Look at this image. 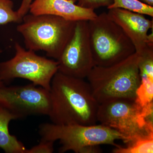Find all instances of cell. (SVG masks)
I'll return each instance as SVG.
<instances>
[{"label":"cell","instance_id":"18","mask_svg":"<svg viewBox=\"0 0 153 153\" xmlns=\"http://www.w3.org/2000/svg\"><path fill=\"white\" fill-rule=\"evenodd\" d=\"M50 141L41 140L38 145L27 150V153H52L54 152V143Z\"/></svg>","mask_w":153,"mask_h":153},{"label":"cell","instance_id":"8","mask_svg":"<svg viewBox=\"0 0 153 153\" xmlns=\"http://www.w3.org/2000/svg\"><path fill=\"white\" fill-rule=\"evenodd\" d=\"M58 71L84 79L95 66L91 48L88 21H77L73 35L57 60Z\"/></svg>","mask_w":153,"mask_h":153},{"label":"cell","instance_id":"11","mask_svg":"<svg viewBox=\"0 0 153 153\" xmlns=\"http://www.w3.org/2000/svg\"><path fill=\"white\" fill-rule=\"evenodd\" d=\"M76 1L33 0L29 12L34 15H52L74 22L88 21L97 16L94 10L82 7L75 4Z\"/></svg>","mask_w":153,"mask_h":153},{"label":"cell","instance_id":"12","mask_svg":"<svg viewBox=\"0 0 153 153\" xmlns=\"http://www.w3.org/2000/svg\"><path fill=\"white\" fill-rule=\"evenodd\" d=\"M17 119L18 116L0 106V148L6 153H27L25 145L9 131V123Z\"/></svg>","mask_w":153,"mask_h":153},{"label":"cell","instance_id":"21","mask_svg":"<svg viewBox=\"0 0 153 153\" xmlns=\"http://www.w3.org/2000/svg\"><path fill=\"white\" fill-rule=\"evenodd\" d=\"M5 85L4 83L3 82L2 80H1V79H0V87H2V86H4V85Z\"/></svg>","mask_w":153,"mask_h":153},{"label":"cell","instance_id":"3","mask_svg":"<svg viewBox=\"0 0 153 153\" xmlns=\"http://www.w3.org/2000/svg\"><path fill=\"white\" fill-rule=\"evenodd\" d=\"M41 140L55 142L59 140V152L72 151L76 153H100V146L109 145L118 147L115 141H125L124 137L113 129L102 124L86 126L72 124L60 125L42 123L39 126Z\"/></svg>","mask_w":153,"mask_h":153},{"label":"cell","instance_id":"4","mask_svg":"<svg viewBox=\"0 0 153 153\" xmlns=\"http://www.w3.org/2000/svg\"><path fill=\"white\" fill-rule=\"evenodd\" d=\"M75 23L52 15L27 13L17 30L23 37L26 49L44 51L57 60L73 35Z\"/></svg>","mask_w":153,"mask_h":153},{"label":"cell","instance_id":"17","mask_svg":"<svg viewBox=\"0 0 153 153\" xmlns=\"http://www.w3.org/2000/svg\"><path fill=\"white\" fill-rule=\"evenodd\" d=\"M77 4L85 9L94 10L101 7H108L113 3V0H77Z\"/></svg>","mask_w":153,"mask_h":153},{"label":"cell","instance_id":"7","mask_svg":"<svg viewBox=\"0 0 153 153\" xmlns=\"http://www.w3.org/2000/svg\"><path fill=\"white\" fill-rule=\"evenodd\" d=\"M14 47V57L0 63V79L5 83L16 78H23L50 90L52 78L58 70L57 60L37 55L18 42Z\"/></svg>","mask_w":153,"mask_h":153},{"label":"cell","instance_id":"14","mask_svg":"<svg viewBox=\"0 0 153 153\" xmlns=\"http://www.w3.org/2000/svg\"><path fill=\"white\" fill-rule=\"evenodd\" d=\"M113 3L107 9L120 8L153 17V7L140 0H113Z\"/></svg>","mask_w":153,"mask_h":153},{"label":"cell","instance_id":"13","mask_svg":"<svg viewBox=\"0 0 153 153\" xmlns=\"http://www.w3.org/2000/svg\"><path fill=\"white\" fill-rule=\"evenodd\" d=\"M137 54L138 55V66L140 78V83L138 89L144 92H153V45L148 46Z\"/></svg>","mask_w":153,"mask_h":153},{"label":"cell","instance_id":"16","mask_svg":"<svg viewBox=\"0 0 153 153\" xmlns=\"http://www.w3.org/2000/svg\"><path fill=\"white\" fill-rule=\"evenodd\" d=\"M12 0H0V25L9 23H21L22 19L13 9Z\"/></svg>","mask_w":153,"mask_h":153},{"label":"cell","instance_id":"9","mask_svg":"<svg viewBox=\"0 0 153 153\" xmlns=\"http://www.w3.org/2000/svg\"><path fill=\"white\" fill-rule=\"evenodd\" d=\"M50 103L49 91L33 83L0 87V106L19 119L33 115H48Z\"/></svg>","mask_w":153,"mask_h":153},{"label":"cell","instance_id":"10","mask_svg":"<svg viewBox=\"0 0 153 153\" xmlns=\"http://www.w3.org/2000/svg\"><path fill=\"white\" fill-rule=\"evenodd\" d=\"M110 19L117 24L123 30L133 44L136 52L139 53L150 45H153L152 20L147 19L145 15L123 9H109L107 13Z\"/></svg>","mask_w":153,"mask_h":153},{"label":"cell","instance_id":"1","mask_svg":"<svg viewBox=\"0 0 153 153\" xmlns=\"http://www.w3.org/2000/svg\"><path fill=\"white\" fill-rule=\"evenodd\" d=\"M50 109L48 115L55 124H96L99 103L88 82L57 71L49 90Z\"/></svg>","mask_w":153,"mask_h":153},{"label":"cell","instance_id":"6","mask_svg":"<svg viewBox=\"0 0 153 153\" xmlns=\"http://www.w3.org/2000/svg\"><path fill=\"white\" fill-rule=\"evenodd\" d=\"M89 41L95 66H107L122 61L136 52L131 41L106 13L88 21Z\"/></svg>","mask_w":153,"mask_h":153},{"label":"cell","instance_id":"5","mask_svg":"<svg viewBox=\"0 0 153 153\" xmlns=\"http://www.w3.org/2000/svg\"><path fill=\"white\" fill-rule=\"evenodd\" d=\"M153 110L143 108L135 100H117L99 105L97 119L121 134L126 144L153 137Z\"/></svg>","mask_w":153,"mask_h":153},{"label":"cell","instance_id":"20","mask_svg":"<svg viewBox=\"0 0 153 153\" xmlns=\"http://www.w3.org/2000/svg\"><path fill=\"white\" fill-rule=\"evenodd\" d=\"M141 1L153 7V0H140Z\"/></svg>","mask_w":153,"mask_h":153},{"label":"cell","instance_id":"2","mask_svg":"<svg viewBox=\"0 0 153 153\" xmlns=\"http://www.w3.org/2000/svg\"><path fill=\"white\" fill-rule=\"evenodd\" d=\"M138 61L135 52L115 64L92 68L88 82L99 104L117 100H135L140 83Z\"/></svg>","mask_w":153,"mask_h":153},{"label":"cell","instance_id":"22","mask_svg":"<svg viewBox=\"0 0 153 153\" xmlns=\"http://www.w3.org/2000/svg\"><path fill=\"white\" fill-rule=\"evenodd\" d=\"M2 52V51L1 50V49H0V53H1Z\"/></svg>","mask_w":153,"mask_h":153},{"label":"cell","instance_id":"19","mask_svg":"<svg viewBox=\"0 0 153 153\" xmlns=\"http://www.w3.org/2000/svg\"><path fill=\"white\" fill-rule=\"evenodd\" d=\"M33 0H22L21 5L17 10L18 14L20 17L23 19V17L28 13L30 10V7Z\"/></svg>","mask_w":153,"mask_h":153},{"label":"cell","instance_id":"15","mask_svg":"<svg viewBox=\"0 0 153 153\" xmlns=\"http://www.w3.org/2000/svg\"><path fill=\"white\" fill-rule=\"evenodd\" d=\"M126 147L120 146L112 151L114 153H153V137L138 139L126 143Z\"/></svg>","mask_w":153,"mask_h":153}]
</instances>
